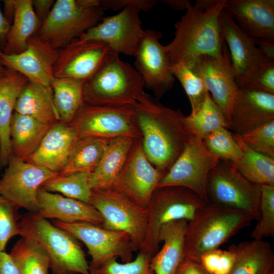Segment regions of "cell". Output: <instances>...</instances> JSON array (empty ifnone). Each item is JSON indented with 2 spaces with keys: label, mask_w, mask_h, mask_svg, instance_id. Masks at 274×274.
Returning <instances> with one entry per match:
<instances>
[{
  "label": "cell",
  "mask_w": 274,
  "mask_h": 274,
  "mask_svg": "<svg viewBox=\"0 0 274 274\" xmlns=\"http://www.w3.org/2000/svg\"><path fill=\"white\" fill-rule=\"evenodd\" d=\"M11 27L10 23L2 13L0 9V50L5 49Z\"/></svg>",
  "instance_id": "f907efd6"
},
{
  "label": "cell",
  "mask_w": 274,
  "mask_h": 274,
  "mask_svg": "<svg viewBox=\"0 0 274 274\" xmlns=\"http://www.w3.org/2000/svg\"><path fill=\"white\" fill-rule=\"evenodd\" d=\"M239 135L253 150L274 158V120Z\"/></svg>",
  "instance_id": "7bdbcfd3"
},
{
  "label": "cell",
  "mask_w": 274,
  "mask_h": 274,
  "mask_svg": "<svg viewBox=\"0 0 274 274\" xmlns=\"http://www.w3.org/2000/svg\"><path fill=\"white\" fill-rule=\"evenodd\" d=\"M9 254L20 274H48L49 258L41 246L30 238L21 236Z\"/></svg>",
  "instance_id": "e575fe53"
},
{
  "label": "cell",
  "mask_w": 274,
  "mask_h": 274,
  "mask_svg": "<svg viewBox=\"0 0 274 274\" xmlns=\"http://www.w3.org/2000/svg\"><path fill=\"white\" fill-rule=\"evenodd\" d=\"M183 122L189 133L203 140L214 130L225 127L228 123L209 93L204 102L194 113L183 116Z\"/></svg>",
  "instance_id": "d590c367"
},
{
  "label": "cell",
  "mask_w": 274,
  "mask_h": 274,
  "mask_svg": "<svg viewBox=\"0 0 274 274\" xmlns=\"http://www.w3.org/2000/svg\"><path fill=\"white\" fill-rule=\"evenodd\" d=\"M90 173L77 172L64 176H58L46 181L41 188L50 192L89 203L92 189L89 185Z\"/></svg>",
  "instance_id": "8d00e7d4"
},
{
  "label": "cell",
  "mask_w": 274,
  "mask_h": 274,
  "mask_svg": "<svg viewBox=\"0 0 274 274\" xmlns=\"http://www.w3.org/2000/svg\"><path fill=\"white\" fill-rule=\"evenodd\" d=\"M232 247L235 258L229 274L274 273V253L269 242L252 239Z\"/></svg>",
  "instance_id": "f1b7e54d"
},
{
  "label": "cell",
  "mask_w": 274,
  "mask_h": 274,
  "mask_svg": "<svg viewBox=\"0 0 274 274\" xmlns=\"http://www.w3.org/2000/svg\"><path fill=\"white\" fill-rule=\"evenodd\" d=\"M166 173L150 163L143 151L142 139H136L124 166L110 187L136 204L146 208Z\"/></svg>",
  "instance_id": "9a60e30c"
},
{
  "label": "cell",
  "mask_w": 274,
  "mask_h": 274,
  "mask_svg": "<svg viewBox=\"0 0 274 274\" xmlns=\"http://www.w3.org/2000/svg\"><path fill=\"white\" fill-rule=\"evenodd\" d=\"M232 133L243 153L242 158L234 162L237 169L253 183L260 186L274 185V158L253 150L238 134Z\"/></svg>",
  "instance_id": "836d02e7"
},
{
  "label": "cell",
  "mask_w": 274,
  "mask_h": 274,
  "mask_svg": "<svg viewBox=\"0 0 274 274\" xmlns=\"http://www.w3.org/2000/svg\"><path fill=\"white\" fill-rule=\"evenodd\" d=\"M170 70L175 79L179 81L188 97L191 113L195 112L209 93L202 78L191 61L174 64L170 66Z\"/></svg>",
  "instance_id": "74e56055"
},
{
  "label": "cell",
  "mask_w": 274,
  "mask_h": 274,
  "mask_svg": "<svg viewBox=\"0 0 274 274\" xmlns=\"http://www.w3.org/2000/svg\"><path fill=\"white\" fill-rule=\"evenodd\" d=\"M4 4V16L11 24L12 23L15 12V1L6 0L3 1Z\"/></svg>",
  "instance_id": "816d5d0a"
},
{
  "label": "cell",
  "mask_w": 274,
  "mask_h": 274,
  "mask_svg": "<svg viewBox=\"0 0 274 274\" xmlns=\"http://www.w3.org/2000/svg\"><path fill=\"white\" fill-rule=\"evenodd\" d=\"M21 236L36 242L49 260L52 274H90L89 263L78 240L37 213L21 216Z\"/></svg>",
  "instance_id": "277c9868"
},
{
  "label": "cell",
  "mask_w": 274,
  "mask_h": 274,
  "mask_svg": "<svg viewBox=\"0 0 274 274\" xmlns=\"http://www.w3.org/2000/svg\"><path fill=\"white\" fill-rule=\"evenodd\" d=\"M157 0H100V5L105 11L118 10L132 7L140 11L148 12L158 3Z\"/></svg>",
  "instance_id": "bcb514c9"
},
{
  "label": "cell",
  "mask_w": 274,
  "mask_h": 274,
  "mask_svg": "<svg viewBox=\"0 0 274 274\" xmlns=\"http://www.w3.org/2000/svg\"><path fill=\"white\" fill-rule=\"evenodd\" d=\"M219 160L206 148L202 139L191 135L183 152L161 179L157 187L185 188L209 203L208 178Z\"/></svg>",
  "instance_id": "8fae6325"
},
{
  "label": "cell",
  "mask_w": 274,
  "mask_h": 274,
  "mask_svg": "<svg viewBox=\"0 0 274 274\" xmlns=\"http://www.w3.org/2000/svg\"><path fill=\"white\" fill-rule=\"evenodd\" d=\"M227 0H196L175 24L173 40L164 46L170 66L202 55L220 56L225 43L220 17Z\"/></svg>",
  "instance_id": "7a4b0ae2"
},
{
  "label": "cell",
  "mask_w": 274,
  "mask_h": 274,
  "mask_svg": "<svg viewBox=\"0 0 274 274\" xmlns=\"http://www.w3.org/2000/svg\"><path fill=\"white\" fill-rule=\"evenodd\" d=\"M114 53L108 45L102 43L81 42L75 39L58 51V59L53 68L54 76L85 82L90 79Z\"/></svg>",
  "instance_id": "d6986e66"
},
{
  "label": "cell",
  "mask_w": 274,
  "mask_h": 274,
  "mask_svg": "<svg viewBox=\"0 0 274 274\" xmlns=\"http://www.w3.org/2000/svg\"><path fill=\"white\" fill-rule=\"evenodd\" d=\"M58 175L12 155L0 179V194L19 209L38 213L39 189L46 181Z\"/></svg>",
  "instance_id": "4fadbf2b"
},
{
  "label": "cell",
  "mask_w": 274,
  "mask_h": 274,
  "mask_svg": "<svg viewBox=\"0 0 274 274\" xmlns=\"http://www.w3.org/2000/svg\"><path fill=\"white\" fill-rule=\"evenodd\" d=\"M174 274H209L198 261L185 257Z\"/></svg>",
  "instance_id": "7dc6e473"
},
{
  "label": "cell",
  "mask_w": 274,
  "mask_h": 274,
  "mask_svg": "<svg viewBox=\"0 0 274 274\" xmlns=\"http://www.w3.org/2000/svg\"><path fill=\"white\" fill-rule=\"evenodd\" d=\"M255 218L245 212L209 203L199 209L188 222L185 257L199 262L206 252L219 248Z\"/></svg>",
  "instance_id": "3957f363"
},
{
  "label": "cell",
  "mask_w": 274,
  "mask_h": 274,
  "mask_svg": "<svg viewBox=\"0 0 274 274\" xmlns=\"http://www.w3.org/2000/svg\"><path fill=\"white\" fill-rule=\"evenodd\" d=\"M89 204L101 215L102 227L127 232L134 251L140 250L147 229L146 208L134 203L112 187L92 190Z\"/></svg>",
  "instance_id": "9c48e42d"
},
{
  "label": "cell",
  "mask_w": 274,
  "mask_h": 274,
  "mask_svg": "<svg viewBox=\"0 0 274 274\" xmlns=\"http://www.w3.org/2000/svg\"><path fill=\"white\" fill-rule=\"evenodd\" d=\"M84 82L55 77L52 84L53 101L60 121L70 124L84 102Z\"/></svg>",
  "instance_id": "d6a6232c"
},
{
  "label": "cell",
  "mask_w": 274,
  "mask_h": 274,
  "mask_svg": "<svg viewBox=\"0 0 274 274\" xmlns=\"http://www.w3.org/2000/svg\"><path fill=\"white\" fill-rule=\"evenodd\" d=\"M235 258L231 245L226 250L217 248L204 253L200 256L199 262L209 274H229Z\"/></svg>",
  "instance_id": "ee69618b"
},
{
  "label": "cell",
  "mask_w": 274,
  "mask_h": 274,
  "mask_svg": "<svg viewBox=\"0 0 274 274\" xmlns=\"http://www.w3.org/2000/svg\"><path fill=\"white\" fill-rule=\"evenodd\" d=\"M188 221H174L164 225L159 233L163 246L151 259V267L155 274H174L185 258V238Z\"/></svg>",
  "instance_id": "484cf974"
},
{
  "label": "cell",
  "mask_w": 274,
  "mask_h": 274,
  "mask_svg": "<svg viewBox=\"0 0 274 274\" xmlns=\"http://www.w3.org/2000/svg\"><path fill=\"white\" fill-rule=\"evenodd\" d=\"M7 68L3 64L0 58V80L6 75Z\"/></svg>",
  "instance_id": "db71d44e"
},
{
  "label": "cell",
  "mask_w": 274,
  "mask_h": 274,
  "mask_svg": "<svg viewBox=\"0 0 274 274\" xmlns=\"http://www.w3.org/2000/svg\"><path fill=\"white\" fill-rule=\"evenodd\" d=\"M58 51L41 40L36 34L28 41L27 47L16 54H6L0 50V58L6 67L25 77L29 81L51 86L55 78L54 65Z\"/></svg>",
  "instance_id": "ffe728a7"
},
{
  "label": "cell",
  "mask_w": 274,
  "mask_h": 274,
  "mask_svg": "<svg viewBox=\"0 0 274 274\" xmlns=\"http://www.w3.org/2000/svg\"><path fill=\"white\" fill-rule=\"evenodd\" d=\"M152 256L139 252L133 260L120 263L111 259L96 268H89L90 274H155L150 262Z\"/></svg>",
  "instance_id": "60d3db41"
},
{
  "label": "cell",
  "mask_w": 274,
  "mask_h": 274,
  "mask_svg": "<svg viewBox=\"0 0 274 274\" xmlns=\"http://www.w3.org/2000/svg\"><path fill=\"white\" fill-rule=\"evenodd\" d=\"M100 0H57L36 35L59 51L104 17Z\"/></svg>",
  "instance_id": "8992f818"
},
{
  "label": "cell",
  "mask_w": 274,
  "mask_h": 274,
  "mask_svg": "<svg viewBox=\"0 0 274 274\" xmlns=\"http://www.w3.org/2000/svg\"><path fill=\"white\" fill-rule=\"evenodd\" d=\"M140 12L137 8L126 7L116 15L103 17L76 39L101 42L118 54L133 56L144 32Z\"/></svg>",
  "instance_id": "5bb4252c"
},
{
  "label": "cell",
  "mask_w": 274,
  "mask_h": 274,
  "mask_svg": "<svg viewBox=\"0 0 274 274\" xmlns=\"http://www.w3.org/2000/svg\"><path fill=\"white\" fill-rule=\"evenodd\" d=\"M162 36L158 31L144 30L133 56L134 68L142 77L145 87L157 99L172 88L175 80L165 47L160 42Z\"/></svg>",
  "instance_id": "2e32d148"
},
{
  "label": "cell",
  "mask_w": 274,
  "mask_h": 274,
  "mask_svg": "<svg viewBox=\"0 0 274 274\" xmlns=\"http://www.w3.org/2000/svg\"><path fill=\"white\" fill-rule=\"evenodd\" d=\"M189 61H191L202 78L213 100L221 110L229 124L231 110L239 88L226 43L220 56L202 55Z\"/></svg>",
  "instance_id": "e0dca14e"
},
{
  "label": "cell",
  "mask_w": 274,
  "mask_h": 274,
  "mask_svg": "<svg viewBox=\"0 0 274 274\" xmlns=\"http://www.w3.org/2000/svg\"><path fill=\"white\" fill-rule=\"evenodd\" d=\"M220 21L236 83L239 88H245L260 70L274 60L269 59L263 53L225 9L221 13Z\"/></svg>",
  "instance_id": "ac0fdd59"
},
{
  "label": "cell",
  "mask_w": 274,
  "mask_h": 274,
  "mask_svg": "<svg viewBox=\"0 0 274 274\" xmlns=\"http://www.w3.org/2000/svg\"><path fill=\"white\" fill-rule=\"evenodd\" d=\"M135 139L128 136L110 139L97 166L90 173L89 182L92 190L113 185L126 163Z\"/></svg>",
  "instance_id": "4316f807"
},
{
  "label": "cell",
  "mask_w": 274,
  "mask_h": 274,
  "mask_svg": "<svg viewBox=\"0 0 274 274\" xmlns=\"http://www.w3.org/2000/svg\"><path fill=\"white\" fill-rule=\"evenodd\" d=\"M39 214L42 217L63 223L87 222L102 226L103 219L92 206L40 188L38 192Z\"/></svg>",
  "instance_id": "cb8c5ba5"
},
{
  "label": "cell",
  "mask_w": 274,
  "mask_h": 274,
  "mask_svg": "<svg viewBox=\"0 0 274 274\" xmlns=\"http://www.w3.org/2000/svg\"><path fill=\"white\" fill-rule=\"evenodd\" d=\"M6 75L0 80V166L7 165L12 156L10 126L16 104L28 82L22 74L7 68Z\"/></svg>",
  "instance_id": "d4e9b609"
},
{
  "label": "cell",
  "mask_w": 274,
  "mask_h": 274,
  "mask_svg": "<svg viewBox=\"0 0 274 274\" xmlns=\"http://www.w3.org/2000/svg\"><path fill=\"white\" fill-rule=\"evenodd\" d=\"M224 9L257 45L274 43L273 0H227Z\"/></svg>",
  "instance_id": "44dd1931"
},
{
  "label": "cell",
  "mask_w": 274,
  "mask_h": 274,
  "mask_svg": "<svg viewBox=\"0 0 274 274\" xmlns=\"http://www.w3.org/2000/svg\"><path fill=\"white\" fill-rule=\"evenodd\" d=\"M202 141L208 151L219 160L236 162L242 157V151L232 132L227 128L214 130Z\"/></svg>",
  "instance_id": "f35d334b"
},
{
  "label": "cell",
  "mask_w": 274,
  "mask_h": 274,
  "mask_svg": "<svg viewBox=\"0 0 274 274\" xmlns=\"http://www.w3.org/2000/svg\"><path fill=\"white\" fill-rule=\"evenodd\" d=\"M19 209L0 194V252L12 237L21 235Z\"/></svg>",
  "instance_id": "b9f144b4"
},
{
  "label": "cell",
  "mask_w": 274,
  "mask_h": 274,
  "mask_svg": "<svg viewBox=\"0 0 274 274\" xmlns=\"http://www.w3.org/2000/svg\"><path fill=\"white\" fill-rule=\"evenodd\" d=\"M1 168H2V167L0 166V171H1Z\"/></svg>",
  "instance_id": "11a10c76"
},
{
  "label": "cell",
  "mask_w": 274,
  "mask_h": 274,
  "mask_svg": "<svg viewBox=\"0 0 274 274\" xmlns=\"http://www.w3.org/2000/svg\"><path fill=\"white\" fill-rule=\"evenodd\" d=\"M207 193L209 203L259 217L261 186L246 178L233 162L219 160L209 173Z\"/></svg>",
  "instance_id": "ba28073f"
},
{
  "label": "cell",
  "mask_w": 274,
  "mask_h": 274,
  "mask_svg": "<svg viewBox=\"0 0 274 274\" xmlns=\"http://www.w3.org/2000/svg\"><path fill=\"white\" fill-rule=\"evenodd\" d=\"M144 153L157 169L167 172L184 149L190 134L180 110H173L145 91L132 105Z\"/></svg>",
  "instance_id": "6da1fadb"
},
{
  "label": "cell",
  "mask_w": 274,
  "mask_h": 274,
  "mask_svg": "<svg viewBox=\"0 0 274 274\" xmlns=\"http://www.w3.org/2000/svg\"><path fill=\"white\" fill-rule=\"evenodd\" d=\"M160 2L178 11H185L190 3L188 0H161Z\"/></svg>",
  "instance_id": "f5cc1de1"
},
{
  "label": "cell",
  "mask_w": 274,
  "mask_h": 274,
  "mask_svg": "<svg viewBox=\"0 0 274 274\" xmlns=\"http://www.w3.org/2000/svg\"><path fill=\"white\" fill-rule=\"evenodd\" d=\"M274 120V94L239 88L233 104L229 129L241 135Z\"/></svg>",
  "instance_id": "7402d4cb"
},
{
  "label": "cell",
  "mask_w": 274,
  "mask_h": 274,
  "mask_svg": "<svg viewBox=\"0 0 274 274\" xmlns=\"http://www.w3.org/2000/svg\"><path fill=\"white\" fill-rule=\"evenodd\" d=\"M54 3V0H32L33 8L41 23L49 15Z\"/></svg>",
  "instance_id": "c3c4849f"
},
{
  "label": "cell",
  "mask_w": 274,
  "mask_h": 274,
  "mask_svg": "<svg viewBox=\"0 0 274 274\" xmlns=\"http://www.w3.org/2000/svg\"><path fill=\"white\" fill-rule=\"evenodd\" d=\"M110 140L97 137L79 139L59 176L77 172L91 173L97 166Z\"/></svg>",
  "instance_id": "1f68e13d"
},
{
  "label": "cell",
  "mask_w": 274,
  "mask_h": 274,
  "mask_svg": "<svg viewBox=\"0 0 274 274\" xmlns=\"http://www.w3.org/2000/svg\"><path fill=\"white\" fill-rule=\"evenodd\" d=\"M273 274H274V273H273Z\"/></svg>",
  "instance_id": "9f6ffc18"
},
{
  "label": "cell",
  "mask_w": 274,
  "mask_h": 274,
  "mask_svg": "<svg viewBox=\"0 0 274 274\" xmlns=\"http://www.w3.org/2000/svg\"><path fill=\"white\" fill-rule=\"evenodd\" d=\"M53 224L83 242L91 261L89 268H96L106 262L118 258L122 262L132 260L134 252L129 234L123 231L107 229L87 222L67 223L54 220Z\"/></svg>",
  "instance_id": "7c38bea8"
},
{
  "label": "cell",
  "mask_w": 274,
  "mask_h": 274,
  "mask_svg": "<svg viewBox=\"0 0 274 274\" xmlns=\"http://www.w3.org/2000/svg\"><path fill=\"white\" fill-rule=\"evenodd\" d=\"M78 139L71 124L59 121L51 126L27 162L59 173Z\"/></svg>",
  "instance_id": "603a6c76"
},
{
  "label": "cell",
  "mask_w": 274,
  "mask_h": 274,
  "mask_svg": "<svg viewBox=\"0 0 274 274\" xmlns=\"http://www.w3.org/2000/svg\"><path fill=\"white\" fill-rule=\"evenodd\" d=\"M206 204L188 189L176 186L157 187L146 207L147 229L139 252L154 256L159 250V233L164 225L180 220L189 222Z\"/></svg>",
  "instance_id": "52a82bcc"
},
{
  "label": "cell",
  "mask_w": 274,
  "mask_h": 274,
  "mask_svg": "<svg viewBox=\"0 0 274 274\" xmlns=\"http://www.w3.org/2000/svg\"><path fill=\"white\" fill-rule=\"evenodd\" d=\"M14 112L52 125L60 121L51 86L28 81L17 99Z\"/></svg>",
  "instance_id": "f546056e"
},
{
  "label": "cell",
  "mask_w": 274,
  "mask_h": 274,
  "mask_svg": "<svg viewBox=\"0 0 274 274\" xmlns=\"http://www.w3.org/2000/svg\"><path fill=\"white\" fill-rule=\"evenodd\" d=\"M15 12L11 25L6 47V54H16L24 51L29 38L35 35L41 25L32 5V0H15Z\"/></svg>",
  "instance_id": "4dcf8cb0"
},
{
  "label": "cell",
  "mask_w": 274,
  "mask_h": 274,
  "mask_svg": "<svg viewBox=\"0 0 274 274\" xmlns=\"http://www.w3.org/2000/svg\"><path fill=\"white\" fill-rule=\"evenodd\" d=\"M0 274H20L9 254L5 251L0 252Z\"/></svg>",
  "instance_id": "681fc988"
},
{
  "label": "cell",
  "mask_w": 274,
  "mask_h": 274,
  "mask_svg": "<svg viewBox=\"0 0 274 274\" xmlns=\"http://www.w3.org/2000/svg\"><path fill=\"white\" fill-rule=\"evenodd\" d=\"M71 124L79 139L121 136L142 139L132 106H106L83 102Z\"/></svg>",
  "instance_id": "30bf717a"
},
{
  "label": "cell",
  "mask_w": 274,
  "mask_h": 274,
  "mask_svg": "<svg viewBox=\"0 0 274 274\" xmlns=\"http://www.w3.org/2000/svg\"><path fill=\"white\" fill-rule=\"evenodd\" d=\"M258 222L254 228L252 239L262 240L274 235V185L261 186Z\"/></svg>",
  "instance_id": "ab89813d"
},
{
  "label": "cell",
  "mask_w": 274,
  "mask_h": 274,
  "mask_svg": "<svg viewBox=\"0 0 274 274\" xmlns=\"http://www.w3.org/2000/svg\"><path fill=\"white\" fill-rule=\"evenodd\" d=\"M51 126L14 112L10 126L12 155L27 162Z\"/></svg>",
  "instance_id": "83f0119b"
},
{
  "label": "cell",
  "mask_w": 274,
  "mask_h": 274,
  "mask_svg": "<svg viewBox=\"0 0 274 274\" xmlns=\"http://www.w3.org/2000/svg\"><path fill=\"white\" fill-rule=\"evenodd\" d=\"M245 88L274 94V62L260 70Z\"/></svg>",
  "instance_id": "f6af8a7d"
},
{
  "label": "cell",
  "mask_w": 274,
  "mask_h": 274,
  "mask_svg": "<svg viewBox=\"0 0 274 274\" xmlns=\"http://www.w3.org/2000/svg\"><path fill=\"white\" fill-rule=\"evenodd\" d=\"M144 81L135 68L113 53L84 82V102L96 106H132L144 92Z\"/></svg>",
  "instance_id": "5b68a950"
}]
</instances>
